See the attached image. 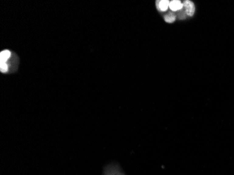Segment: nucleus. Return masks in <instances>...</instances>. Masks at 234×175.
Masks as SVG:
<instances>
[{"mask_svg":"<svg viewBox=\"0 0 234 175\" xmlns=\"http://www.w3.org/2000/svg\"><path fill=\"white\" fill-rule=\"evenodd\" d=\"M183 6L185 8V12L187 15L193 16L195 13V6L191 1L186 0L183 3Z\"/></svg>","mask_w":234,"mask_h":175,"instance_id":"obj_1","label":"nucleus"},{"mask_svg":"<svg viewBox=\"0 0 234 175\" xmlns=\"http://www.w3.org/2000/svg\"><path fill=\"white\" fill-rule=\"evenodd\" d=\"M118 175H122V174H121V172H120V173H119Z\"/></svg>","mask_w":234,"mask_h":175,"instance_id":"obj_7","label":"nucleus"},{"mask_svg":"<svg viewBox=\"0 0 234 175\" xmlns=\"http://www.w3.org/2000/svg\"><path fill=\"white\" fill-rule=\"evenodd\" d=\"M170 2L167 0H162V1H157V9L160 11H166L167 9L169 8Z\"/></svg>","mask_w":234,"mask_h":175,"instance_id":"obj_4","label":"nucleus"},{"mask_svg":"<svg viewBox=\"0 0 234 175\" xmlns=\"http://www.w3.org/2000/svg\"><path fill=\"white\" fill-rule=\"evenodd\" d=\"M183 4L180 1L177 0H173V1L170 2L169 8L171 9L173 11H180L181 9H183Z\"/></svg>","mask_w":234,"mask_h":175,"instance_id":"obj_2","label":"nucleus"},{"mask_svg":"<svg viewBox=\"0 0 234 175\" xmlns=\"http://www.w3.org/2000/svg\"><path fill=\"white\" fill-rule=\"evenodd\" d=\"M186 15H187V13H186L185 11H183L182 9H181L180 11H178V13H177V16H178V18H180V20L185 19V18H186Z\"/></svg>","mask_w":234,"mask_h":175,"instance_id":"obj_6","label":"nucleus"},{"mask_svg":"<svg viewBox=\"0 0 234 175\" xmlns=\"http://www.w3.org/2000/svg\"><path fill=\"white\" fill-rule=\"evenodd\" d=\"M176 19V15L173 12H170L167 13V14L165 15L164 16V20L165 21L168 22V23H172L175 21Z\"/></svg>","mask_w":234,"mask_h":175,"instance_id":"obj_5","label":"nucleus"},{"mask_svg":"<svg viewBox=\"0 0 234 175\" xmlns=\"http://www.w3.org/2000/svg\"><path fill=\"white\" fill-rule=\"evenodd\" d=\"M11 57V52L9 50H2L0 53V63H7Z\"/></svg>","mask_w":234,"mask_h":175,"instance_id":"obj_3","label":"nucleus"}]
</instances>
